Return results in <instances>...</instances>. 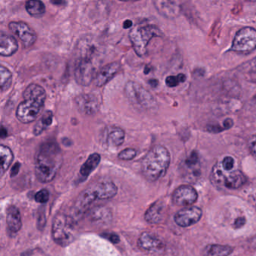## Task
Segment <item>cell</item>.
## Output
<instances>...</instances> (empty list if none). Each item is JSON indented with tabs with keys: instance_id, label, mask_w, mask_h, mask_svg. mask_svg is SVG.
<instances>
[{
	"instance_id": "6da1fadb",
	"label": "cell",
	"mask_w": 256,
	"mask_h": 256,
	"mask_svg": "<svg viewBox=\"0 0 256 256\" xmlns=\"http://www.w3.org/2000/svg\"><path fill=\"white\" fill-rule=\"evenodd\" d=\"M62 163V151L54 142L42 144L36 152L35 170L41 182H52L58 174Z\"/></svg>"
},
{
	"instance_id": "7a4b0ae2",
	"label": "cell",
	"mask_w": 256,
	"mask_h": 256,
	"mask_svg": "<svg viewBox=\"0 0 256 256\" xmlns=\"http://www.w3.org/2000/svg\"><path fill=\"white\" fill-rule=\"evenodd\" d=\"M46 100V92L40 85L32 84L24 92V101L16 112L18 120L22 124H30L36 120L42 113Z\"/></svg>"
},
{
	"instance_id": "3957f363",
	"label": "cell",
	"mask_w": 256,
	"mask_h": 256,
	"mask_svg": "<svg viewBox=\"0 0 256 256\" xmlns=\"http://www.w3.org/2000/svg\"><path fill=\"white\" fill-rule=\"evenodd\" d=\"M118 187L109 180H101L85 188L74 203V210L77 216L82 215L96 200L113 198L118 193Z\"/></svg>"
},
{
	"instance_id": "277c9868",
	"label": "cell",
	"mask_w": 256,
	"mask_h": 256,
	"mask_svg": "<svg viewBox=\"0 0 256 256\" xmlns=\"http://www.w3.org/2000/svg\"><path fill=\"white\" fill-rule=\"evenodd\" d=\"M170 162V152L167 148L156 145L142 160V174L148 180L155 182L164 176Z\"/></svg>"
},
{
	"instance_id": "5b68a950",
	"label": "cell",
	"mask_w": 256,
	"mask_h": 256,
	"mask_svg": "<svg viewBox=\"0 0 256 256\" xmlns=\"http://www.w3.org/2000/svg\"><path fill=\"white\" fill-rule=\"evenodd\" d=\"M162 36L161 30L155 25L151 24L136 25L128 34L133 49L139 56L146 55L148 44L152 38Z\"/></svg>"
},
{
	"instance_id": "8992f818",
	"label": "cell",
	"mask_w": 256,
	"mask_h": 256,
	"mask_svg": "<svg viewBox=\"0 0 256 256\" xmlns=\"http://www.w3.org/2000/svg\"><path fill=\"white\" fill-rule=\"evenodd\" d=\"M76 235V220L66 214H58L52 224V236L54 242L60 246H67L74 240Z\"/></svg>"
},
{
	"instance_id": "52a82bcc",
	"label": "cell",
	"mask_w": 256,
	"mask_h": 256,
	"mask_svg": "<svg viewBox=\"0 0 256 256\" xmlns=\"http://www.w3.org/2000/svg\"><path fill=\"white\" fill-rule=\"evenodd\" d=\"M214 185L228 190H238L246 182V176L240 170H227L222 166L221 162L212 167L210 175Z\"/></svg>"
},
{
	"instance_id": "ba28073f",
	"label": "cell",
	"mask_w": 256,
	"mask_h": 256,
	"mask_svg": "<svg viewBox=\"0 0 256 256\" xmlns=\"http://www.w3.org/2000/svg\"><path fill=\"white\" fill-rule=\"evenodd\" d=\"M256 49V30L246 26L240 30L232 42L230 50L240 54H248Z\"/></svg>"
},
{
	"instance_id": "9c48e42d",
	"label": "cell",
	"mask_w": 256,
	"mask_h": 256,
	"mask_svg": "<svg viewBox=\"0 0 256 256\" xmlns=\"http://www.w3.org/2000/svg\"><path fill=\"white\" fill-rule=\"evenodd\" d=\"M125 92L130 101L139 107L150 109L156 106L152 94L136 82H128L125 86Z\"/></svg>"
},
{
	"instance_id": "30bf717a",
	"label": "cell",
	"mask_w": 256,
	"mask_h": 256,
	"mask_svg": "<svg viewBox=\"0 0 256 256\" xmlns=\"http://www.w3.org/2000/svg\"><path fill=\"white\" fill-rule=\"evenodd\" d=\"M96 68L92 60L80 58L74 68L76 82L82 86H88L95 80Z\"/></svg>"
},
{
	"instance_id": "8fae6325",
	"label": "cell",
	"mask_w": 256,
	"mask_h": 256,
	"mask_svg": "<svg viewBox=\"0 0 256 256\" xmlns=\"http://www.w3.org/2000/svg\"><path fill=\"white\" fill-rule=\"evenodd\" d=\"M197 200V191L190 185L180 186L172 194V202L176 206H190L196 203Z\"/></svg>"
},
{
	"instance_id": "7c38bea8",
	"label": "cell",
	"mask_w": 256,
	"mask_h": 256,
	"mask_svg": "<svg viewBox=\"0 0 256 256\" xmlns=\"http://www.w3.org/2000/svg\"><path fill=\"white\" fill-rule=\"evenodd\" d=\"M138 246L143 251L150 253H160L164 250V242L155 234L143 232L138 240Z\"/></svg>"
},
{
	"instance_id": "4fadbf2b",
	"label": "cell",
	"mask_w": 256,
	"mask_h": 256,
	"mask_svg": "<svg viewBox=\"0 0 256 256\" xmlns=\"http://www.w3.org/2000/svg\"><path fill=\"white\" fill-rule=\"evenodd\" d=\"M202 216V210L198 206L186 208L174 215V222L180 227L186 228L197 223Z\"/></svg>"
},
{
	"instance_id": "5bb4252c",
	"label": "cell",
	"mask_w": 256,
	"mask_h": 256,
	"mask_svg": "<svg viewBox=\"0 0 256 256\" xmlns=\"http://www.w3.org/2000/svg\"><path fill=\"white\" fill-rule=\"evenodd\" d=\"M10 30L17 36L24 46L26 48L30 47L37 40V36L36 32L24 22H11L8 25Z\"/></svg>"
},
{
	"instance_id": "9a60e30c",
	"label": "cell",
	"mask_w": 256,
	"mask_h": 256,
	"mask_svg": "<svg viewBox=\"0 0 256 256\" xmlns=\"http://www.w3.org/2000/svg\"><path fill=\"white\" fill-rule=\"evenodd\" d=\"M78 108L85 115H94L98 112L100 103L96 96L92 94H82L76 100Z\"/></svg>"
},
{
	"instance_id": "2e32d148",
	"label": "cell",
	"mask_w": 256,
	"mask_h": 256,
	"mask_svg": "<svg viewBox=\"0 0 256 256\" xmlns=\"http://www.w3.org/2000/svg\"><path fill=\"white\" fill-rule=\"evenodd\" d=\"M120 70V64L119 62H112L104 66L96 76V85L98 88L104 86L114 77L115 74L119 72Z\"/></svg>"
},
{
	"instance_id": "e0dca14e",
	"label": "cell",
	"mask_w": 256,
	"mask_h": 256,
	"mask_svg": "<svg viewBox=\"0 0 256 256\" xmlns=\"http://www.w3.org/2000/svg\"><path fill=\"white\" fill-rule=\"evenodd\" d=\"M166 214V204L162 200L152 204L144 214V218L150 224H160L163 221Z\"/></svg>"
},
{
	"instance_id": "ac0fdd59",
	"label": "cell",
	"mask_w": 256,
	"mask_h": 256,
	"mask_svg": "<svg viewBox=\"0 0 256 256\" xmlns=\"http://www.w3.org/2000/svg\"><path fill=\"white\" fill-rule=\"evenodd\" d=\"M6 224L8 230L13 233H17L22 229V216L18 208L14 205H10L7 208Z\"/></svg>"
},
{
	"instance_id": "d6986e66",
	"label": "cell",
	"mask_w": 256,
	"mask_h": 256,
	"mask_svg": "<svg viewBox=\"0 0 256 256\" xmlns=\"http://www.w3.org/2000/svg\"><path fill=\"white\" fill-rule=\"evenodd\" d=\"M18 50V44L14 37L1 32L0 35V54L4 56L14 54Z\"/></svg>"
},
{
	"instance_id": "ffe728a7",
	"label": "cell",
	"mask_w": 256,
	"mask_h": 256,
	"mask_svg": "<svg viewBox=\"0 0 256 256\" xmlns=\"http://www.w3.org/2000/svg\"><path fill=\"white\" fill-rule=\"evenodd\" d=\"M112 212L108 208L97 206L90 211V218L94 222L108 224L112 220Z\"/></svg>"
},
{
	"instance_id": "44dd1931",
	"label": "cell",
	"mask_w": 256,
	"mask_h": 256,
	"mask_svg": "<svg viewBox=\"0 0 256 256\" xmlns=\"http://www.w3.org/2000/svg\"><path fill=\"white\" fill-rule=\"evenodd\" d=\"M125 131L120 127H109L107 130L106 140L109 146L118 148L121 146L125 140Z\"/></svg>"
},
{
	"instance_id": "7402d4cb",
	"label": "cell",
	"mask_w": 256,
	"mask_h": 256,
	"mask_svg": "<svg viewBox=\"0 0 256 256\" xmlns=\"http://www.w3.org/2000/svg\"><path fill=\"white\" fill-rule=\"evenodd\" d=\"M101 162V156L98 154H92L88 157L86 161L84 163L80 168V173L84 178H88L98 167Z\"/></svg>"
},
{
	"instance_id": "603a6c76",
	"label": "cell",
	"mask_w": 256,
	"mask_h": 256,
	"mask_svg": "<svg viewBox=\"0 0 256 256\" xmlns=\"http://www.w3.org/2000/svg\"><path fill=\"white\" fill-rule=\"evenodd\" d=\"M54 114L50 110H47L42 115L41 118L36 122L34 126V134L36 136H40L43 132L46 131L53 122Z\"/></svg>"
},
{
	"instance_id": "cb8c5ba5",
	"label": "cell",
	"mask_w": 256,
	"mask_h": 256,
	"mask_svg": "<svg viewBox=\"0 0 256 256\" xmlns=\"http://www.w3.org/2000/svg\"><path fill=\"white\" fill-rule=\"evenodd\" d=\"M233 252V248L229 246L211 244L204 248L202 254L204 256H229Z\"/></svg>"
},
{
	"instance_id": "d4e9b609",
	"label": "cell",
	"mask_w": 256,
	"mask_h": 256,
	"mask_svg": "<svg viewBox=\"0 0 256 256\" xmlns=\"http://www.w3.org/2000/svg\"><path fill=\"white\" fill-rule=\"evenodd\" d=\"M0 156H1V174L10 168L14 160V154L8 146L5 145L0 146Z\"/></svg>"
},
{
	"instance_id": "484cf974",
	"label": "cell",
	"mask_w": 256,
	"mask_h": 256,
	"mask_svg": "<svg viewBox=\"0 0 256 256\" xmlns=\"http://www.w3.org/2000/svg\"><path fill=\"white\" fill-rule=\"evenodd\" d=\"M25 6L26 12L34 17H38L46 12L44 4L40 0H28Z\"/></svg>"
},
{
	"instance_id": "4316f807",
	"label": "cell",
	"mask_w": 256,
	"mask_h": 256,
	"mask_svg": "<svg viewBox=\"0 0 256 256\" xmlns=\"http://www.w3.org/2000/svg\"><path fill=\"white\" fill-rule=\"evenodd\" d=\"M156 8L161 14L166 17H170L172 14H176V7L170 0H155Z\"/></svg>"
},
{
	"instance_id": "83f0119b",
	"label": "cell",
	"mask_w": 256,
	"mask_h": 256,
	"mask_svg": "<svg viewBox=\"0 0 256 256\" xmlns=\"http://www.w3.org/2000/svg\"><path fill=\"white\" fill-rule=\"evenodd\" d=\"M0 74H1V90L2 92L10 89L12 83V74L8 68L4 66L0 67Z\"/></svg>"
},
{
	"instance_id": "f1b7e54d",
	"label": "cell",
	"mask_w": 256,
	"mask_h": 256,
	"mask_svg": "<svg viewBox=\"0 0 256 256\" xmlns=\"http://www.w3.org/2000/svg\"><path fill=\"white\" fill-rule=\"evenodd\" d=\"M186 80V76L180 73L178 76H170L166 78V84L168 88H175L180 84L184 83Z\"/></svg>"
},
{
	"instance_id": "f546056e",
	"label": "cell",
	"mask_w": 256,
	"mask_h": 256,
	"mask_svg": "<svg viewBox=\"0 0 256 256\" xmlns=\"http://www.w3.org/2000/svg\"><path fill=\"white\" fill-rule=\"evenodd\" d=\"M137 156V150L133 148H126L121 151L118 154V158L124 160V161H130V160H134Z\"/></svg>"
},
{
	"instance_id": "4dcf8cb0",
	"label": "cell",
	"mask_w": 256,
	"mask_h": 256,
	"mask_svg": "<svg viewBox=\"0 0 256 256\" xmlns=\"http://www.w3.org/2000/svg\"><path fill=\"white\" fill-rule=\"evenodd\" d=\"M36 202L40 204H46L48 202L49 200V192L46 188H42V190L38 191L36 194H35Z\"/></svg>"
},
{
	"instance_id": "1f68e13d",
	"label": "cell",
	"mask_w": 256,
	"mask_h": 256,
	"mask_svg": "<svg viewBox=\"0 0 256 256\" xmlns=\"http://www.w3.org/2000/svg\"><path fill=\"white\" fill-rule=\"evenodd\" d=\"M222 166H223L224 168L227 169V170H232L234 166V160L232 157L226 156L224 158V160L221 162Z\"/></svg>"
},
{
	"instance_id": "d6a6232c",
	"label": "cell",
	"mask_w": 256,
	"mask_h": 256,
	"mask_svg": "<svg viewBox=\"0 0 256 256\" xmlns=\"http://www.w3.org/2000/svg\"><path fill=\"white\" fill-rule=\"evenodd\" d=\"M248 149L252 155L256 160V134L252 136L248 140Z\"/></svg>"
},
{
	"instance_id": "836d02e7",
	"label": "cell",
	"mask_w": 256,
	"mask_h": 256,
	"mask_svg": "<svg viewBox=\"0 0 256 256\" xmlns=\"http://www.w3.org/2000/svg\"><path fill=\"white\" fill-rule=\"evenodd\" d=\"M103 236H106L108 240H109L110 242L114 244H119L120 241L119 236L114 233L106 234H104Z\"/></svg>"
},
{
	"instance_id": "e575fe53",
	"label": "cell",
	"mask_w": 256,
	"mask_h": 256,
	"mask_svg": "<svg viewBox=\"0 0 256 256\" xmlns=\"http://www.w3.org/2000/svg\"><path fill=\"white\" fill-rule=\"evenodd\" d=\"M20 164L19 162H16L14 166H12L11 169V172H10V176L11 178H14L18 174L19 172H20Z\"/></svg>"
},
{
	"instance_id": "d590c367",
	"label": "cell",
	"mask_w": 256,
	"mask_h": 256,
	"mask_svg": "<svg viewBox=\"0 0 256 256\" xmlns=\"http://www.w3.org/2000/svg\"><path fill=\"white\" fill-rule=\"evenodd\" d=\"M232 126H233V120L230 118H228L224 121V130H229V128H232Z\"/></svg>"
},
{
	"instance_id": "8d00e7d4",
	"label": "cell",
	"mask_w": 256,
	"mask_h": 256,
	"mask_svg": "<svg viewBox=\"0 0 256 256\" xmlns=\"http://www.w3.org/2000/svg\"><path fill=\"white\" fill-rule=\"evenodd\" d=\"M246 220L244 217H240L238 220L235 222V226L236 228L241 227V226H244V224H245Z\"/></svg>"
},
{
	"instance_id": "74e56055",
	"label": "cell",
	"mask_w": 256,
	"mask_h": 256,
	"mask_svg": "<svg viewBox=\"0 0 256 256\" xmlns=\"http://www.w3.org/2000/svg\"><path fill=\"white\" fill-rule=\"evenodd\" d=\"M50 2L56 6H64L66 5L65 0H50Z\"/></svg>"
},
{
	"instance_id": "f35d334b",
	"label": "cell",
	"mask_w": 256,
	"mask_h": 256,
	"mask_svg": "<svg viewBox=\"0 0 256 256\" xmlns=\"http://www.w3.org/2000/svg\"><path fill=\"white\" fill-rule=\"evenodd\" d=\"M0 136H1V138H5L8 136V131H7L6 128H4V126H2V128H1V133H0Z\"/></svg>"
},
{
	"instance_id": "ab89813d",
	"label": "cell",
	"mask_w": 256,
	"mask_h": 256,
	"mask_svg": "<svg viewBox=\"0 0 256 256\" xmlns=\"http://www.w3.org/2000/svg\"><path fill=\"white\" fill-rule=\"evenodd\" d=\"M132 22L130 20H126L124 23V29H128V28H132Z\"/></svg>"
},
{
	"instance_id": "60d3db41",
	"label": "cell",
	"mask_w": 256,
	"mask_h": 256,
	"mask_svg": "<svg viewBox=\"0 0 256 256\" xmlns=\"http://www.w3.org/2000/svg\"><path fill=\"white\" fill-rule=\"evenodd\" d=\"M150 84H151V86H152V88H156V86L158 85V82H157L156 80H154V79H152V80H150L149 82Z\"/></svg>"
},
{
	"instance_id": "b9f144b4",
	"label": "cell",
	"mask_w": 256,
	"mask_h": 256,
	"mask_svg": "<svg viewBox=\"0 0 256 256\" xmlns=\"http://www.w3.org/2000/svg\"><path fill=\"white\" fill-rule=\"evenodd\" d=\"M120 1H122V2H130V1H138V0H120Z\"/></svg>"
},
{
	"instance_id": "7bdbcfd3",
	"label": "cell",
	"mask_w": 256,
	"mask_h": 256,
	"mask_svg": "<svg viewBox=\"0 0 256 256\" xmlns=\"http://www.w3.org/2000/svg\"><path fill=\"white\" fill-rule=\"evenodd\" d=\"M246 1H250V2H256V0H246Z\"/></svg>"
}]
</instances>
